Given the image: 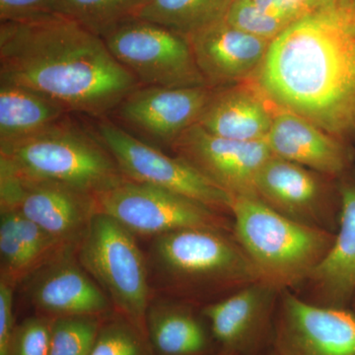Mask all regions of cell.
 I'll return each mask as SVG.
<instances>
[{
    "instance_id": "7c38bea8",
    "label": "cell",
    "mask_w": 355,
    "mask_h": 355,
    "mask_svg": "<svg viewBox=\"0 0 355 355\" xmlns=\"http://www.w3.org/2000/svg\"><path fill=\"white\" fill-rule=\"evenodd\" d=\"M324 176L291 161L272 156L254 182L256 196L291 220L336 233L340 193H334Z\"/></svg>"
},
{
    "instance_id": "7402d4cb",
    "label": "cell",
    "mask_w": 355,
    "mask_h": 355,
    "mask_svg": "<svg viewBox=\"0 0 355 355\" xmlns=\"http://www.w3.org/2000/svg\"><path fill=\"white\" fill-rule=\"evenodd\" d=\"M70 114L60 103L32 89L0 83V144L41 132Z\"/></svg>"
},
{
    "instance_id": "d590c367",
    "label": "cell",
    "mask_w": 355,
    "mask_h": 355,
    "mask_svg": "<svg viewBox=\"0 0 355 355\" xmlns=\"http://www.w3.org/2000/svg\"><path fill=\"white\" fill-rule=\"evenodd\" d=\"M298 1L303 2V3H304L306 6V0H298Z\"/></svg>"
},
{
    "instance_id": "277c9868",
    "label": "cell",
    "mask_w": 355,
    "mask_h": 355,
    "mask_svg": "<svg viewBox=\"0 0 355 355\" xmlns=\"http://www.w3.org/2000/svg\"><path fill=\"white\" fill-rule=\"evenodd\" d=\"M233 234L261 282L296 291L324 260L336 233L291 220L254 196L233 198Z\"/></svg>"
},
{
    "instance_id": "f546056e",
    "label": "cell",
    "mask_w": 355,
    "mask_h": 355,
    "mask_svg": "<svg viewBox=\"0 0 355 355\" xmlns=\"http://www.w3.org/2000/svg\"><path fill=\"white\" fill-rule=\"evenodd\" d=\"M55 0H0L1 22H26L55 14Z\"/></svg>"
},
{
    "instance_id": "4316f807",
    "label": "cell",
    "mask_w": 355,
    "mask_h": 355,
    "mask_svg": "<svg viewBox=\"0 0 355 355\" xmlns=\"http://www.w3.org/2000/svg\"><path fill=\"white\" fill-rule=\"evenodd\" d=\"M0 260L1 277L17 284L32 273L14 210L0 209Z\"/></svg>"
},
{
    "instance_id": "44dd1931",
    "label": "cell",
    "mask_w": 355,
    "mask_h": 355,
    "mask_svg": "<svg viewBox=\"0 0 355 355\" xmlns=\"http://www.w3.org/2000/svg\"><path fill=\"white\" fill-rule=\"evenodd\" d=\"M146 324L153 355H214L219 352L209 324L188 303L153 299Z\"/></svg>"
},
{
    "instance_id": "d6986e66",
    "label": "cell",
    "mask_w": 355,
    "mask_h": 355,
    "mask_svg": "<svg viewBox=\"0 0 355 355\" xmlns=\"http://www.w3.org/2000/svg\"><path fill=\"white\" fill-rule=\"evenodd\" d=\"M340 224L330 251L298 291L305 300L331 308H350L355 294V182L343 180ZM301 297V296H300Z\"/></svg>"
},
{
    "instance_id": "83f0119b",
    "label": "cell",
    "mask_w": 355,
    "mask_h": 355,
    "mask_svg": "<svg viewBox=\"0 0 355 355\" xmlns=\"http://www.w3.org/2000/svg\"><path fill=\"white\" fill-rule=\"evenodd\" d=\"M223 19L243 32L270 42L277 38L291 25L263 12L253 0H232Z\"/></svg>"
},
{
    "instance_id": "d4e9b609",
    "label": "cell",
    "mask_w": 355,
    "mask_h": 355,
    "mask_svg": "<svg viewBox=\"0 0 355 355\" xmlns=\"http://www.w3.org/2000/svg\"><path fill=\"white\" fill-rule=\"evenodd\" d=\"M89 355H153L147 336L130 320L114 312L103 317Z\"/></svg>"
},
{
    "instance_id": "9c48e42d",
    "label": "cell",
    "mask_w": 355,
    "mask_h": 355,
    "mask_svg": "<svg viewBox=\"0 0 355 355\" xmlns=\"http://www.w3.org/2000/svg\"><path fill=\"white\" fill-rule=\"evenodd\" d=\"M94 132L128 180L174 191L225 216H231L232 196L211 183L181 158L171 157L142 141L107 116L97 119Z\"/></svg>"
},
{
    "instance_id": "ba28073f",
    "label": "cell",
    "mask_w": 355,
    "mask_h": 355,
    "mask_svg": "<svg viewBox=\"0 0 355 355\" xmlns=\"http://www.w3.org/2000/svg\"><path fill=\"white\" fill-rule=\"evenodd\" d=\"M96 198L100 212L111 216L135 235L155 237L184 229L233 233V221L228 216L153 184L127 179Z\"/></svg>"
},
{
    "instance_id": "8992f818",
    "label": "cell",
    "mask_w": 355,
    "mask_h": 355,
    "mask_svg": "<svg viewBox=\"0 0 355 355\" xmlns=\"http://www.w3.org/2000/svg\"><path fill=\"white\" fill-rule=\"evenodd\" d=\"M135 236L99 211L79 242L76 256L108 296L114 312L127 318L146 335V314L153 292L146 256Z\"/></svg>"
},
{
    "instance_id": "d6a6232c",
    "label": "cell",
    "mask_w": 355,
    "mask_h": 355,
    "mask_svg": "<svg viewBox=\"0 0 355 355\" xmlns=\"http://www.w3.org/2000/svg\"><path fill=\"white\" fill-rule=\"evenodd\" d=\"M261 355H279L277 354V352H275L272 349H270V350H268V352H265V354Z\"/></svg>"
},
{
    "instance_id": "5b68a950",
    "label": "cell",
    "mask_w": 355,
    "mask_h": 355,
    "mask_svg": "<svg viewBox=\"0 0 355 355\" xmlns=\"http://www.w3.org/2000/svg\"><path fill=\"white\" fill-rule=\"evenodd\" d=\"M0 165L94 196L127 180L94 130L70 116L29 137L0 144Z\"/></svg>"
},
{
    "instance_id": "52a82bcc",
    "label": "cell",
    "mask_w": 355,
    "mask_h": 355,
    "mask_svg": "<svg viewBox=\"0 0 355 355\" xmlns=\"http://www.w3.org/2000/svg\"><path fill=\"white\" fill-rule=\"evenodd\" d=\"M112 55L142 86H209L184 35L139 18L116 25L102 37Z\"/></svg>"
},
{
    "instance_id": "8fae6325",
    "label": "cell",
    "mask_w": 355,
    "mask_h": 355,
    "mask_svg": "<svg viewBox=\"0 0 355 355\" xmlns=\"http://www.w3.org/2000/svg\"><path fill=\"white\" fill-rule=\"evenodd\" d=\"M272 349L279 355H355V313L280 293Z\"/></svg>"
},
{
    "instance_id": "836d02e7",
    "label": "cell",
    "mask_w": 355,
    "mask_h": 355,
    "mask_svg": "<svg viewBox=\"0 0 355 355\" xmlns=\"http://www.w3.org/2000/svg\"><path fill=\"white\" fill-rule=\"evenodd\" d=\"M350 309L354 311V312L355 313V294L354 296V299H352V304H350Z\"/></svg>"
},
{
    "instance_id": "cb8c5ba5",
    "label": "cell",
    "mask_w": 355,
    "mask_h": 355,
    "mask_svg": "<svg viewBox=\"0 0 355 355\" xmlns=\"http://www.w3.org/2000/svg\"><path fill=\"white\" fill-rule=\"evenodd\" d=\"M146 0H55V14L103 37L123 21L135 17Z\"/></svg>"
},
{
    "instance_id": "2e32d148",
    "label": "cell",
    "mask_w": 355,
    "mask_h": 355,
    "mask_svg": "<svg viewBox=\"0 0 355 355\" xmlns=\"http://www.w3.org/2000/svg\"><path fill=\"white\" fill-rule=\"evenodd\" d=\"M76 249L64 250L24 280L26 296L40 314L50 318L104 317L114 308L79 263Z\"/></svg>"
},
{
    "instance_id": "484cf974",
    "label": "cell",
    "mask_w": 355,
    "mask_h": 355,
    "mask_svg": "<svg viewBox=\"0 0 355 355\" xmlns=\"http://www.w3.org/2000/svg\"><path fill=\"white\" fill-rule=\"evenodd\" d=\"M103 317L53 318L49 355H89Z\"/></svg>"
},
{
    "instance_id": "603a6c76",
    "label": "cell",
    "mask_w": 355,
    "mask_h": 355,
    "mask_svg": "<svg viewBox=\"0 0 355 355\" xmlns=\"http://www.w3.org/2000/svg\"><path fill=\"white\" fill-rule=\"evenodd\" d=\"M232 0H146L135 18L188 36L223 19Z\"/></svg>"
},
{
    "instance_id": "e575fe53",
    "label": "cell",
    "mask_w": 355,
    "mask_h": 355,
    "mask_svg": "<svg viewBox=\"0 0 355 355\" xmlns=\"http://www.w3.org/2000/svg\"><path fill=\"white\" fill-rule=\"evenodd\" d=\"M214 355H231V354H226V352H217V354H214Z\"/></svg>"
},
{
    "instance_id": "1f68e13d",
    "label": "cell",
    "mask_w": 355,
    "mask_h": 355,
    "mask_svg": "<svg viewBox=\"0 0 355 355\" xmlns=\"http://www.w3.org/2000/svg\"><path fill=\"white\" fill-rule=\"evenodd\" d=\"M322 1H324V0H306V6H307L308 8H309V7L317 6V4L321 3Z\"/></svg>"
},
{
    "instance_id": "7a4b0ae2",
    "label": "cell",
    "mask_w": 355,
    "mask_h": 355,
    "mask_svg": "<svg viewBox=\"0 0 355 355\" xmlns=\"http://www.w3.org/2000/svg\"><path fill=\"white\" fill-rule=\"evenodd\" d=\"M0 83L32 89L70 113L100 119L142 86L102 37L53 14L0 24Z\"/></svg>"
},
{
    "instance_id": "f1b7e54d",
    "label": "cell",
    "mask_w": 355,
    "mask_h": 355,
    "mask_svg": "<svg viewBox=\"0 0 355 355\" xmlns=\"http://www.w3.org/2000/svg\"><path fill=\"white\" fill-rule=\"evenodd\" d=\"M53 318L39 314L16 324L9 355H49Z\"/></svg>"
},
{
    "instance_id": "6da1fadb",
    "label": "cell",
    "mask_w": 355,
    "mask_h": 355,
    "mask_svg": "<svg viewBox=\"0 0 355 355\" xmlns=\"http://www.w3.org/2000/svg\"><path fill=\"white\" fill-rule=\"evenodd\" d=\"M256 87L336 137L355 130V0L307 8L270 44Z\"/></svg>"
},
{
    "instance_id": "3957f363",
    "label": "cell",
    "mask_w": 355,
    "mask_h": 355,
    "mask_svg": "<svg viewBox=\"0 0 355 355\" xmlns=\"http://www.w3.org/2000/svg\"><path fill=\"white\" fill-rule=\"evenodd\" d=\"M150 282L170 297L207 300L261 280L234 234L184 229L153 237L146 254Z\"/></svg>"
},
{
    "instance_id": "5bb4252c",
    "label": "cell",
    "mask_w": 355,
    "mask_h": 355,
    "mask_svg": "<svg viewBox=\"0 0 355 355\" xmlns=\"http://www.w3.org/2000/svg\"><path fill=\"white\" fill-rule=\"evenodd\" d=\"M172 150L233 198L256 196L254 182L272 156L266 140L239 141L212 135L197 125L174 142Z\"/></svg>"
},
{
    "instance_id": "4dcf8cb0",
    "label": "cell",
    "mask_w": 355,
    "mask_h": 355,
    "mask_svg": "<svg viewBox=\"0 0 355 355\" xmlns=\"http://www.w3.org/2000/svg\"><path fill=\"white\" fill-rule=\"evenodd\" d=\"M10 280L0 277V355H9L16 324L13 314L14 287Z\"/></svg>"
},
{
    "instance_id": "30bf717a",
    "label": "cell",
    "mask_w": 355,
    "mask_h": 355,
    "mask_svg": "<svg viewBox=\"0 0 355 355\" xmlns=\"http://www.w3.org/2000/svg\"><path fill=\"white\" fill-rule=\"evenodd\" d=\"M0 209L30 219L65 247L77 248L99 212L96 196L22 176L0 165Z\"/></svg>"
},
{
    "instance_id": "4fadbf2b",
    "label": "cell",
    "mask_w": 355,
    "mask_h": 355,
    "mask_svg": "<svg viewBox=\"0 0 355 355\" xmlns=\"http://www.w3.org/2000/svg\"><path fill=\"white\" fill-rule=\"evenodd\" d=\"M280 293L259 280L203 306L200 314L209 324L219 352L261 355L272 349Z\"/></svg>"
},
{
    "instance_id": "e0dca14e",
    "label": "cell",
    "mask_w": 355,
    "mask_h": 355,
    "mask_svg": "<svg viewBox=\"0 0 355 355\" xmlns=\"http://www.w3.org/2000/svg\"><path fill=\"white\" fill-rule=\"evenodd\" d=\"M200 73L211 88L256 76L272 42L243 32L221 19L187 36Z\"/></svg>"
},
{
    "instance_id": "ac0fdd59",
    "label": "cell",
    "mask_w": 355,
    "mask_h": 355,
    "mask_svg": "<svg viewBox=\"0 0 355 355\" xmlns=\"http://www.w3.org/2000/svg\"><path fill=\"white\" fill-rule=\"evenodd\" d=\"M277 110L265 139L273 156L331 179L343 177L349 172L352 155L338 137L297 114Z\"/></svg>"
},
{
    "instance_id": "ffe728a7",
    "label": "cell",
    "mask_w": 355,
    "mask_h": 355,
    "mask_svg": "<svg viewBox=\"0 0 355 355\" xmlns=\"http://www.w3.org/2000/svg\"><path fill=\"white\" fill-rule=\"evenodd\" d=\"M268 99L258 88H214L198 125L207 132L239 141L265 140L270 132L273 113Z\"/></svg>"
},
{
    "instance_id": "9a60e30c",
    "label": "cell",
    "mask_w": 355,
    "mask_h": 355,
    "mask_svg": "<svg viewBox=\"0 0 355 355\" xmlns=\"http://www.w3.org/2000/svg\"><path fill=\"white\" fill-rule=\"evenodd\" d=\"M214 89L139 86L112 114L121 125L146 139L171 147L186 130L197 125Z\"/></svg>"
}]
</instances>
